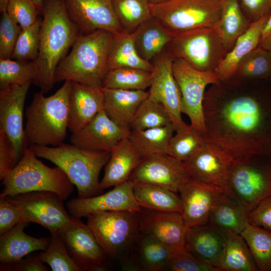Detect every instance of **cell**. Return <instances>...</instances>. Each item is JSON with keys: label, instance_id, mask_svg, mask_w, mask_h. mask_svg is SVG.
<instances>
[{"label": "cell", "instance_id": "cell-1", "mask_svg": "<svg viewBox=\"0 0 271 271\" xmlns=\"http://www.w3.org/2000/svg\"><path fill=\"white\" fill-rule=\"evenodd\" d=\"M264 81H219L205 92L204 137L233 161L271 155V88Z\"/></svg>", "mask_w": 271, "mask_h": 271}, {"label": "cell", "instance_id": "cell-2", "mask_svg": "<svg viewBox=\"0 0 271 271\" xmlns=\"http://www.w3.org/2000/svg\"><path fill=\"white\" fill-rule=\"evenodd\" d=\"M37 74L33 83L43 93L54 85L56 68L81 34L70 18L63 0H44Z\"/></svg>", "mask_w": 271, "mask_h": 271}, {"label": "cell", "instance_id": "cell-3", "mask_svg": "<svg viewBox=\"0 0 271 271\" xmlns=\"http://www.w3.org/2000/svg\"><path fill=\"white\" fill-rule=\"evenodd\" d=\"M114 37L115 35L103 30L81 34L70 52L58 65L55 83L68 80L102 87L109 71L108 58Z\"/></svg>", "mask_w": 271, "mask_h": 271}, {"label": "cell", "instance_id": "cell-4", "mask_svg": "<svg viewBox=\"0 0 271 271\" xmlns=\"http://www.w3.org/2000/svg\"><path fill=\"white\" fill-rule=\"evenodd\" d=\"M71 81L53 94L45 96L41 91L35 93L25 111L27 146L56 147L63 143L68 123V100Z\"/></svg>", "mask_w": 271, "mask_h": 271}, {"label": "cell", "instance_id": "cell-5", "mask_svg": "<svg viewBox=\"0 0 271 271\" xmlns=\"http://www.w3.org/2000/svg\"><path fill=\"white\" fill-rule=\"evenodd\" d=\"M38 158L59 167L76 186L78 197L88 198L102 193L99 175L109 161L111 152L81 149L72 144L56 147H29Z\"/></svg>", "mask_w": 271, "mask_h": 271}, {"label": "cell", "instance_id": "cell-6", "mask_svg": "<svg viewBox=\"0 0 271 271\" xmlns=\"http://www.w3.org/2000/svg\"><path fill=\"white\" fill-rule=\"evenodd\" d=\"M27 147L18 164L2 180L0 197H13L35 191L52 192L64 201L71 194L74 184L59 167L47 166Z\"/></svg>", "mask_w": 271, "mask_h": 271}, {"label": "cell", "instance_id": "cell-7", "mask_svg": "<svg viewBox=\"0 0 271 271\" xmlns=\"http://www.w3.org/2000/svg\"><path fill=\"white\" fill-rule=\"evenodd\" d=\"M224 193L248 212L271 196V155L233 161Z\"/></svg>", "mask_w": 271, "mask_h": 271}, {"label": "cell", "instance_id": "cell-8", "mask_svg": "<svg viewBox=\"0 0 271 271\" xmlns=\"http://www.w3.org/2000/svg\"><path fill=\"white\" fill-rule=\"evenodd\" d=\"M152 16L172 34L215 28L222 11V0H170L151 5Z\"/></svg>", "mask_w": 271, "mask_h": 271}, {"label": "cell", "instance_id": "cell-9", "mask_svg": "<svg viewBox=\"0 0 271 271\" xmlns=\"http://www.w3.org/2000/svg\"><path fill=\"white\" fill-rule=\"evenodd\" d=\"M172 34L166 47L167 52L173 59H182L198 70L215 72L227 53L215 28Z\"/></svg>", "mask_w": 271, "mask_h": 271}, {"label": "cell", "instance_id": "cell-10", "mask_svg": "<svg viewBox=\"0 0 271 271\" xmlns=\"http://www.w3.org/2000/svg\"><path fill=\"white\" fill-rule=\"evenodd\" d=\"M138 212L106 211L86 217L87 225L109 257H119L134 244L139 233Z\"/></svg>", "mask_w": 271, "mask_h": 271}, {"label": "cell", "instance_id": "cell-11", "mask_svg": "<svg viewBox=\"0 0 271 271\" xmlns=\"http://www.w3.org/2000/svg\"><path fill=\"white\" fill-rule=\"evenodd\" d=\"M172 70L179 86L182 99V113L190 120V125L204 136L203 114L205 89L219 81L214 71L198 70L182 59H173Z\"/></svg>", "mask_w": 271, "mask_h": 271}, {"label": "cell", "instance_id": "cell-12", "mask_svg": "<svg viewBox=\"0 0 271 271\" xmlns=\"http://www.w3.org/2000/svg\"><path fill=\"white\" fill-rule=\"evenodd\" d=\"M9 197L20 208L23 220L39 224L51 234H59L73 221L64 200L55 193L35 191Z\"/></svg>", "mask_w": 271, "mask_h": 271}, {"label": "cell", "instance_id": "cell-13", "mask_svg": "<svg viewBox=\"0 0 271 271\" xmlns=\"http://www.w3.org/2000/svg\"><path fill=\"white\" fill-rule=\"evenodd\" d=\"M173 60L166 49L154 59L148 98L163 106L177 132L186 129L189 125L182 117V95L173 75Z\"/></svg>", "mask_w": 271, "mask_h": 271}, {"label": "cell", "instance_id": "cell-14", "mask_svg": "<svg viewBox=\"0 0 271 271\" xmlns=\"http://www.w3.org/2000/svg\"><path fill=\"white\" fill-rule=\"evenodd\" d=\"M31 84L13 85L0 90V128L6 134L11 147V168L19 162L28 147L23 116L24 105Z\"/></svg>", "mask_w": 271, "mask_h": 271}, {"label": "cell", "instance_id": "cell-15", "mask_svg": "<svg viewBox=\"0 0 271 271\" xmlns=\"http://www.w3.org/2000/svg\"><path fill=\"white\" fill-rule=\"evenodd\" d=\"M66 248L81 271L104 270L109 256L101 248L93 233L80 218L73 221L59 233Z\"/></svg>", "mask_w": 271, "mask_h": 271}, {"label": "cell", "instance_id": "cell-16", "mask_svg": "<svg viewBox=\"0 0 271 271\" xmlns=\"http://www.w3.org/2000/svg\"><path fill=\"white\" fill-rule=\"evenodd\" d=\"M233 162L223 150L207 142L184 163L191 178L224 192Z\"/></svg>", "mask_w": 271, "mask_h": 271}, {"label": "cell", "instance_id": "cell-17", "mask_svg": "<svg viewBox=\"0 0 271 271\" xmlns=\"http://www.w3.org/2000/svg\"><path fill=\"white\" fill-rule=\"evenodd\" d=\"M67 13L81 34L103 30L116 35L123 30L112 0H63Z\"/></svg>", "mask_w": 271, "mask_h": 271}, {"label": "cell", "instance_id": "cell-18", "mask_svg": "<svg viewBox=\"0 0 271 271\" xmlns=\"http://www.w3.org/2000/svg\"><path fill=\"white\" fill-rule=\"evenodd\" d=\"M69 214L76 218L106 211L139 212L141 209L133 193V182L128 181L105 193L88 198L77 197L67 203Z\"/></svg>", "mask_w": 271, "mask_h": 271}, {"label": "cell", "instance_id": "cell-19", "mask_svg": "<svg viewBox=\"0 0 271 271\" xmlns=\"http://www.w3.org/2000/svg\"><path fill=\"white\" fill-rule=\"evenodd\" d=\"M190 178L184 162L163 154L143 158L129 180L161 186L178 193Z\"/></svg>", "mask_w": 271, "mask_h": 271}, {"label": "cell", "instance_id": "cell-20", "mask_svg": "<svg viewBox=\"0 0 271 271\" xmlns=\"http://www.w3.org/2000/svg\"><path fill=\"white\" fill-rule=\"evenodd\" d=\"M138 217L140 233L155 238L174 251L185 249L187 228L181 213L141 207Z\"/></svg>", "mask_w": 271, "mask_h": 271}, {"label": "cell", "instance_id": "cell-21", "mask_svg": "<svg viewBox=\"0 0 271 271\" xmlns=\"http://www.w3.org/2000/svg\"><path fill=\"white\" fill-rule=\"evenodd\" d=\"M130 132V129L111 119L103 109L80 130L71 133L70 142L81 149L111 152Z\"/></svg>", "mask_w": 271, "mask_h": 271}, {"label": "cell", "instance_id": "cell-22", "mask_svg": "<svg viewBox=\"0 0 271 271\" xmlns=\"http://www.w3.org/2000/svg\"><path fill=\"white\" fill-rule=\"evenodd\" d=\"M221 192L191 178L182 186L178 192L182 215L187 229L207 223L214 202Z\"/></svg>", "mask_w": 271, "mask_h": 271}, {"label": "cell", "instance_id": "cell-23", "mask_svg": "<svg viewBox=\"0 0 271 271\" xmlns=\"http://www.w3.org/2000/svg\"><path fill=\"white\" fill-rule=\"evenodd\" d=\"M102 87L71 81L68 100V128L71 133L80 130L103 109Z\"/></svg>", "mask_w": 271, "mask_h": 271}, {"label": "cell", "instance_id": "cell-24", "mask_svg": "<svg viewBox=\"0 0 271 271\" xmlns=\"http://www.w3.org/2000/svg\"><path fill=\"white\" fill-rule=\"evenodd\" d=\"M226 235L207 223L187 229L185 248L203 262L219 268Z\"/></svg>", "mask_w": 271, "mask_h": 271}, {"label": "cell", "instance_id": "cell-25", "mask_svg": "<svg viewBox=\"0 0 271 271\" xmlns=\"http://www.w3.org/2000/svg\"><path fill=\"white\" fill-rule=\"evenodd\" d=\"M142 160L128 137L121 141L111 152L105 166L104 174L100 181L101 189L114 187L128 181Z\"/></svg>", "mask_w": 271, "mask_h": 271}, {"label": "cell", "instance_id": "cell-26", "mask_svg": "<svg viewBox=\"0 0 271 271\" xmlns=\"http://www.w3.org/2000/svg\"><path fill=\"white\" fill-rule=\"evenodd\" d=\"M270 13L251 22L247 30L239 37L232 49L227 53L215 70L219 81L232 79L242 60L258 46Z\"/></svg>", "mask_w": 271, "mask_h": 271}, {"label": "cell", "instance_id": "cell-27", "mask_svg": "<svg viewBox=\"0 0 271 271\" xmlns=\"http://www.w3.org/2000/svg\"><path fill=\"white\" fill-rule=\"evenodd\" d=\"M103 90L106 114L118 125L130 129L139 107L148 97V91L105 88Z\"/></svg>", "mask_w": 271, "mask_h": 271}, {"label": "cell", "instance_id": "cell-28", "mask_svg": "<svg viewBox=\"0 0 271 271\" xmlns=\"http://www.w3.org/2000/svg\"><path fill=\"white\" fill-rule=\"evenodd\" d=\"M28 224V222L22 220L0 236L1 263L14 262L33 252L46 249L50 238H36L26 234L24 228Z\"/></svg>", "mask_w": 271, "mask_h": 271}, {"label": "cell", "instance_id": "cell-29", "mask_svg": "<svg viewBox=\"0 0 271 271\" xmlns=\"http://www.w3.org/2000/svg\"><path fill=\"white\" fill-rule=\"evenodd\" d=\"M248 213L237 201L221 192L216 198L207 223L226 235L240 234L248 223Z\"/></svg>", "mask_w": 271, "mask_h": 271}, {"label": "cell", "instance_id": "cell-30", "mask_svg": "<svg viewBox=\"0 0 271 271\" xmlns=\"http://www.w3.org/2000/svg\"><path fill=\"white\" fill-rule=\"evenodd\" d=\"M132 34L138 54L151 62L166 49L173 37L172 33L153 17Z\"/></svg>", "mask_w": 271, "mask_h": 271}, {"label": "cell", "instance_id": "cell-31", "mask_svg": "<svg viewBox=\"0 0 271 271\" xmlns=\"http://www.w3.org/2000/svg\"><path fill=\"white\" fill-rule=\"evenodd\" d=\"M251 22L241 9L238 0H222V11L215 29L227 52L249 28Z\"/></svg>", "mask_w": 271, "mask_h": 271}, {"label": "cell", "instance_id": "cell-32", "mask_svg": "<svg viewBox=\"0 0 271 271\" xmlns=\"http://www.w3.org/2000/svg\"><path fill=\"white\" fill-rule=\"evenodd\" d=\"M133 193L142 208L161 212L182 213L180 195L169 189L150 183H133Z\"/></svg>", "mask_w": 271, "mask_h": 271}, {"label": "cell", "instance_id": "cell-33", "mask_svg": "<svg viewBox=\"0 0 271 271\" xmlns=\"http://www.w3.org/2000/svg\"><path fill=\"white\" fill-rule=\"evenodd\" d=\"M135 244L138 269L147 271L166 270L173 250L155 238L140 233Z\"/></svg>", "mask_w": 271, "mask_h": 271}, {"label": "cell", "instance_id": "cell-34", "mask_svg": "<svg viewBox=\"0 0 271 271\" xmlns=\"http://www.w3.org/2000/svg\"><path fill=\"white\" fill-rule=\"evenodd\" d=\"M175 131L172 123L153 128L130 130L128 139L143 158L167 154L170 141Z\"/></svg>", "mask_w": 271, "mask_h": 271}, {"label": "cell", "instance_id": "cell-35", "mask_svg": "<svg viewBox=\"0 0 271 271\" xmlns=\"http://www.w3.org/2000/svg\"><path fill=\"white\" fill-rule=\"evenodd\" d=\"M129 67L152 71V62L143 59L135 47L132 33L123 31L115 35L108 58L109 70Z\"/></svg>", "mask_w": 271, "mask_h": 271}, {"label": "cell", "instance_id": "cell-36", "mask_svg": "<svg viewBox=\"0 0 271 271\" xmlns=\"http://www.w3.org/2000/svg\"><path fill=\"white\" fill-rule=\"evenodd\" d=\"M219 268L221 271L258 270L249 247L240 234L226 235Z\"/></svg>", "mask_w": 271, "mask_h": 271}, {"label": "cell", "instance_id": "cell-37", "mask_svg": "<svg viewBox=\"0 0 271 271\" xmlns=\"http://www.w3.org/2000/svg\"><path fill=\"white\" fill-rule=\"evenodd\" d=\"M240 234L249 247L257 270L271 271V231L248 222Z\"/></svg>", "mask_w": 271, "mask_h": 271}, {"label": "cell", "instance_id": "cell-38", "mask_svg": "<svg viewBox=\"0 0 271 271\" xmlns=\"http://www.w3.org/2000/svg\"><path fill=\"white\" fill-rule=\"evenodd\" d=\"M152 72L129 67L110 69L107 72L102 87L129 90H146L151 86Z\"/></svg>", "mask_w": 271, "mask_h": 271}, {"label": "cell", "instance_id": "cell-39", "mask_svg": "<svg viewBox=\"0 0 271 271\" xmlns=\"http://www.w3.org/2000/svg\"><path fill=\"white\" fill-rule=\"evenodd\" d=\"M115 14L124 31L134 32L152 16L148 0H112Z\"/></svg>", "mask_w": 271, "mask_h": 271}, {"label": "cell", "instance_id": "cell-40", "mask_svg": "<svg viewBox=\"0 0 271 271\" xmlns=\"http://www.w3.org/2000/svg\"><path fill=\"white\" fill-rule=\"evenodd\" d=\"M232 79L243 80H271V56L258 46L240 62Z\"/></svg>", "mask_w": 271, "mask_h": 271}, {"label": "cell", "instance_id": "cell-41", "mask_svg": "<svg viewBox=\"0 0 271 271\" xmlns=\"http://www.w3.org/2000/svg\"><path fill=\"white\" fill-rule=\"evenodd\" d=\"M37 74L35 61L0 59V89L32 84Z\"/></svg>", "mask_w": 271, "mask_h": 271}, {"label": "cell", "instance_id": "cell-42", "mask_svg": "<svg viewBox=\"0 0 271 271\" xmlns=\"http://www.w3.org/2000/svg\"><path fill=\"white\" fill-rule=\"evenodd\" d=\"M206 142L204 135L189 125L172 136L167 154L184 162L198 152Z\"/></svg>", "mask_w": 271, "mask_h": 271}, {"label": "cell", "instance_id": "cell-43", "mask_svg": "<svg viewBox=\"0 0 271 271\" xmlns=\"http://www.w3.org/2000/svg\"><path fill=\"white\" fill-rule=\"evenodd\" d=\"M171 123L170 117L163 106L147 98L139 107L132 119L130 130L156 128Z\"/></svg>", "mask_w": 271, "mask_h": 271}, {"label": "cell", "instance_id": "cell-44", "mask_svg": "<svg viewBox=\"0 0 271 271\" xmlns=\"http://www.w3.org/2000/svg\"><path fill=\"white\" fill-rule=\"evenodd\" d=\"M46 250L39 254L41 260L52 271H81L69 255L59 234H51Z\"/></svg>", "mask_w": 271, "mask_h": 271}, {"label": "cell", "instance_id": "cell-45", "mask_svg": "<svg viewBox=\"0 0 271 271\" xmlns=\"http://www.w3.org/2000/svg\"><path fill=\"white\" fill-rule=\"evenodd\" d=\"M42 21V18L39 17L34 24L22 29L11 58L24 61L36 60L39 54Z\"/></svg>", "mask_w": 271, "mask_h": 271}, {"label": "cell", "instance_id": "cell-46", "mask_svg": "<svg viewBox=\"0 0 271 271\" xmlns=\"http://www.w3.org/2000/svg\"><path fill=\"white\" fill-rule=\"evenodd\" d=\"M0 22V59L11 58L22 28L7 12L2 13Z\"/></svg>", "mask_w": 271, "mask_h": 271}, {"label": "cell", "instance_id": "cell-47", "mask_svg": "<svg viewBox=\"0 0 271 271\" xmlns=\"http://www.w3.org/2000/svg\"><path fill=\"white\" fill-rule=\"evenodd\" d=\"M166 270L220 271L203 262L186 249L174 252Z\"/></svg>", "mask_w": 271, "mask_h": 271}, {"label": "cell", "instance_id": "cell-48", "mask_svg": "<svg viewBox=\"0 0 271 271\" xmlns=\"http://www.w3.org/2000/svg\"><path fill=\"white\" fill-rule=\"evenodd\" d=\"M6 12L22 29L34 24L39 13L30 0H9Z\"/></svg>", "mask_w": 271, "mask_h": 271}, {"label": "cell", "instance_id": "cell-49", "mask_svg": "<svg viewBox=\"0 0 271 271\" xmlns=\"http://www.w3.org/2000/svg\"><path fill=\"white\" fill-rule=\"evenodd\" d=\"M23 220L20 208L9 197H0V236Z\"/></svg>", "mask_w": 271, "mask_h": 271}, {"label": "cell", "instance_id": "cell-50", "mask_svg": "<svg viewBox=\"0 0 271 271\" xmlns=\"http://www.w3.org/2000/svg\"><path fill=\"white\" fill-rule=\"evenodd\" d=\"M247 221L250 224L271 231V196L262 200L248 212Z\"/></svg>", "mask_w": 271, "mask_h": 271}, {"label": "cell", "instance_id": "cell-51", "mask_svg": "<svg viewBox=\"0 0 271 271\" xmlns=\"http://www.w3.org/2000/svg\"><path fill=\"white\" fill-rule=\"evenodd\" d=\"M40 258L39 254H33L11 263H1V271H48L49 269Z\"/></svg>", "mask_w": 271, "mask_h": 271}, {"label": "cell", "instance_id": "cell-52", "mask_svg": "<svg viewBox=\"0 0 271 271\" xmlns=\"http://www.w3.org/2000/svg\"><path fill=\"white\" fill-rule=\"evenodd\" d=\"M244 14L251 22L271 12V0H238Z\"/></svg>", "mask_w": 271, "mask_h": 271}, {"label": "cell", "instance_id": "cell-53", "mask_svg": "<svg viewBox=\"0 0 271 271\" xmlns=\"http://www.w3.org/2000/svg\"><path fill=\"white\" fill-rule=\"evenodd\" d=\"M11 147L9 141L0 128V180H2L11 170Z\"/></svg>", "mask_w": 271, "mask_h": 271}, {"label": "cell", "instance_id": "cell-54", "mask_svg": "<svg viewBox=\"0 0 271 271\" xmlns=\"http://www.w3.org/2000/svg\"><path fill=\"white\" fill-rule=\"evenodd\" d=\"M258 46L266 50L271 56V34L261 39Z\"/></svg>", "mask_w": 271, "mask_h": 271}, {"label": "cell", "instance_id": "cell-55", "mask_svg": "<svg viewBox=\"0 0 271 271\" xmlns=\"http://www.w3.org/2000/svg\"><path fill=\"white\" fill-rule=\"evenodd\" d=\"M271 34V13L263 30L261 39H263Z\"/></svg>", "mask_w": 271, "mask_h": 271}, {"label": "cell", "instance_id": "cell-56", "mask_svg": "<svg viewBox=\"0 0 271 271\" xmlns=\"http://www.w3.org/2000/svg\"><path fill=\"white\" fill-rule=\"evenodd\" d=\"M35 5L39 13H42L44 0H30Z\"/></svg>", "mask_w": 271, "mask_h": 271}, {"label": "cell", "instance_id": "cell-57", "mask_svg": "<svg viewBox=\"0 0 271 271\" xmlns=\"http://www.w3.org/2000/svg\"><path fill=\"white\" fill-rule=\"evenodd\" d=\"M9 1V0H0V11L1 13L7 11Z\"/></svg>", "mask_w": 271, "mask_h": 271}, {"label": "cell", "instance_id": "cell-58", "mask_svg": "<svg viewBox=\"0 0 271 271\" xmlns=\"http://www.w3.org/2000/svg\"><path fill=\"white\" fill-rule=\"evenodd\" d=\"M170 0H148L151 5H158L165 2H168Z\"/></svg>", "mask_w": 271, "mask_h": 271}]
</instances>
